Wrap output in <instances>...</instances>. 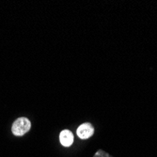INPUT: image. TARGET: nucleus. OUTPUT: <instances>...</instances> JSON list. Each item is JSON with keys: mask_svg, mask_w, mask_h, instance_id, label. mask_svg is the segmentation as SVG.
<instances>
[{"mask_svg": "<svg viewBox=\"0 0 157 157\" xmlns=\"http://www.w3.org/2000/svg\"><path fill=\"white\" fill-rule=\"evenodd\" d=\"M59 140H60V143L64 147H69L72 145L74 142V135L69 130H64L59 135Z\"/></svg>", "mask_w": 157, "mask_h": 157, "instance_id": "nucleus-3", "label": "nucleus"}, {"mask_svg": "<svg viewBox=\"0 0 157 157\" xmlns=\"http://www.w3.org/2000/svg\"><path fill=\"white\" fill-rule=\"evenodd\" d=\"M31 123L26 118H19L12 124L11 131L14 136H23L30 130Z\"/></svg>", "mask_w": 157, "mask_h": 157, "instance_id": "nucleus-1", "label": "nucleus"}, {"mask_svg": "<svg viewBox=\"0 0 157 157\" xmlns=\"http://www.w3.org/2000/svg\"><path fill=\"white\" fill-rule=\"evenodd\" d=\"M94 133V129L90 123H83L77 129V136L82 139L90 138Z\"/></svg>", "mask_w": 157, "mask_h": 157, "instance_id": "nucleus-2", "label": "nucleus"}]
</instances>
